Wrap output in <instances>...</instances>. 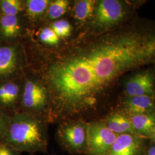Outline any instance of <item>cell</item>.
<instances>
[{
    "label": "cell",
    "mask_w": 155,
    "mask_h": 155,
    "mask_svg": "<svg viewBox=\"0 0 155 155\" xmlns=\"http://www.w3.org/2000/svg\"><path fill=\"white\" fill-rule=\"evenodd\" d=\"M2 142L21 153L47 152L48 140L45 120L41 116L24 111L13 114Z\"/></svg>",
    "instance_id": "1"
},
{
    "label": "cell",
    "mask_w": 155,
    "mask_h": 155,
    "mask_svg": "<svg viewBox=\"0 0 155 155\" xmlns=\"http://www.w3.org/2000/svg\"><path fill=\"white\" fill-rule=\"evenodd\" d=\"M87 123L81 121L66 122L58 131V141L71 154L86 153L87 148Z\"/></svg>",
    "instance_id": "2"
},
{
    "label": "cell",
    "mask_w": 155,
    "mask_h": 155,
    "mask_svg": "<svg viewBox=\"0 0 155 155\" xmlns=\"http://www.w3.org/2000/svg\"><path fill=\"white\" fill-rule=\"evenodd\" d=\"M87 132V155H106L117 137L101 121L88 123Z\"/></svg>",
    "instance_id": "3"
},
{
    "label": "cell",
    "mask_w": 155,
    "mask_h": 155,
    "mask_svg": "<svg viewBox=\"0 0 155 155\" xmlns=\"http://www.w3.org/2000/svg\"><path fill=\"white\" fill-rule=\"evenodd\" d=\"M21 105L24 112L40 116L49 105L47 90L39 83L28 81L24 89Z\"/></svg>",
    "instance_id": "4"
},
{
    "label": "cell",
    "mask_w": 155,
    "mask_h": 155,
    "mask_svg": "<svg viewBox=\"0 0 155 155\" xmlns=\"http://www.w3.org/2000/svg\"><path fill=\"white\" fill-rule=\"evenodd\" d=\"M124 15V8L120 1L102 0L97 6L95 20L100 26L110 27L120 22Z\"/></svg>",
    "instance_id": "5"
},
{
    "label": "cell",
    "mask_w": 155,
    "mask_h": 155,
    "mask_svg": "<svg viewBox=\"0 0 155 155\" xmlns=\"http://www.w3.org/2000/svg\"><path fill=\"white\" fill-rule=\"evenodd\" d=\"M144 139L135 134L118 135L106 155H144Z\"/></svg>",
    "instance_id": "6"
},
{
    "label": "cell",
    "mask_w": 155,
    "mask_h": 155,
    "mask_svg": "<svg viewBox=\"0 0 155 155\" xmlns=\"http://www.w3.org/2000/svg\"><path fill=\"white\" fill-rule=\"evenodd\" d=\"M127 97L147 95L155 97V79L150 72H142L130 78L125 86Z\"/></svg>",
    "instance_id": "7"
},
{
    "label": "cell",
    "mask_w": 155,
    "mask_h": 155,
    "mask_svg": "<svg viewBox=\"0 0 155 155\" xmlns=\"http://www.w3.org/2000/svg\"><path fill=\"white\" fill-rule=\"evenodd\" d=\"M19 65V55L14 45L0 46V80L11 77Z\"/></svg>",
    "instance_id": "8"
},
{
    "label": "cell",
    "mask_w": 155,
    "mask_h": 155,
    "mask_svg": "<svg viewBox=\"0 0 155 155\" xmlns=\"http://www.w3.org/2000/svg\"><path fill=\"white\" fill-rule=\"evenodd\" d=\"M124 109L129 116L155 111V97L143 95L127 97L123 104Z\"/></svg>",
    "instance_id": "9"
},
{
    "label": "cell",
    "mask_w": 155,
    "mask_h": 155,
    "mask_svg": "<svg viewBox=\"0 0 155 155\" xmlns=\"http://www.w3.org/2000/svg\"><path fill=\"white\" fill-rule=\"evenodd\" d=\"M129 117L137 136L150 138L155 128V111L129 116Z\"/></svg>",
    "instance_id": "10"
},
{
    "label": "cell",
    "mask_w": 155,
    "mask_h": 155,
    "mask_svg": "<svg viewBox=\"0 0 155 155\" xmlns=\"http://www.w3.org/2000/svg\"><path fill=\"white\" fill-rule=\"evenodd\" d=\"M104 122L107 127L117 136L125 134L137 135L129 117L122 113H113L107 116Z\"/></svg>",
    "instance_id": "11"
},
{
    "label": "cell",
    "mask_w": 155,
    "mask_h": 155,
    "mask_svg": "<svg viewBox=\"0 0 155 155\" xmlns=\"http://www.w3.org/2000/svg\"><path fill=\"white\" fill-rule=\"evenodd\" d=\"M20 88L17 83L11 81L0 82V108L5 111L11 109L17 103Z\"/></svg>",
    "instance_id": "12"
},
{
    "label": "cell",
    "mask_w": 155,
    "mask_h": 155,
    "mask_svg": "<svg viewBox=\"0 0 155 155\" xmlns=\"http://www.w3.org/2000/svg\"><path fill=\"white\" fill-rule=\"evenodd\" d=\"M21 27L17 16H1L0 17V36L4 40L16 38Z\"/></svg>",
    "instance_id": "13"
},
{
    "label": "cell",
    "mask_w": 155,
    "mask_h": 155,
    "mask_svg": "<svg viewBox=\"0 0 155 155\" xmlns=\"http://www.w3.org/2000/svg\"><path fill=\"white\" fill-rule=\"evenodd\" d=\"M95 1L81 0L75 6V16L79 21H85L91 16L95 9Z\"/></svg>",
    "instance_id": "14"
},
{
    "label": "cell",
    "mask_w": 155,
    "mask_h": 155,
    "mask_svg": "<svg viewBox=\"0 0 155 155\" xmlns=\"http://www.w3.org/2000/svg\"><path fill=\"white\" fill-rule=\"evenodd\" d=\"M22 2L19 0L0 1L1 16H17L22 9Z\"/></svg>",
    "instance_id": "15"
},
{
    "label": "cell",
    "mask_w": 155,
    "mask_h": 155,
    "mask_svg": "<svg viewBox=\"0 0 155 155\" xmlns=\"http://www.w3.org/2000/svg\"><path fill=\"white\" fill-rule=\"evenodd\" d=\"M48 0H28L27 7L28 15L32 18H36L41 15L49 4Z\"/></svg>",
    "instance_id": "16"
},
{
    "label": "cell",
    "mask_w": 155,
    "mask_h": 155,
    "mask_svg": "<svg viewBox=\"0 0 155 155\" xmlns=\"http://www.w3.org/2000/svg\"><path fill=\"white\" fill-rule=\"evenodd\" d=\"M69 5L67 0H56L50 4L48 8V15L52 19H56L63 15Z\"/></svg>",
    "instance_id": "17"
},
{
    "label": "cell",
    "mask_w": 155,
    "mask_h": 155,
    "mask_svg": "<svg viewBox=\"0 0 155 155\" xmlns=\"http://www.w3.org/2000/svg\"><path fill=\"white\" fill-rule=\"evenodd\" d=\"M51 29L59 37L65 38L70 35L71 27L70 24L66 20H61L54 22Z\"/></svg>",
    "instance_id": "18"
},
{
    "label": "cell",
    "mask_w": 155,
    "mask_h": 155,
    "mask_svg": "<svg viewBox=\"0 0 155 155\" xmlns=\"http://www.w3.org/2000/svg\"><path fill=\"white\" fill-rule=\"evenodd\" d=\"M40 39L45 44L56 45L59 41V37L50 28H45L40 33Z\"/></svg>",
    "instance_id": "19"
},
{
    "label": "cell",
    "mask_w": 155,
    "mask_h": 155,
    "mask_svg": "<svg viewBox=\"0 0 155 155\" xmlns=\"http://www.w3.org/2000/svg\"><path fill=\"white\" fill-rule=\"evenodd\" d=\"M12 116L9 115L6 111L0 108V142L5 136L10 124Z\"/></svg>",
    "instance_id": "20"
},
{
    "label": "cell",
    "mask_w": 155,
    "mask_h": 155,
    "mask_svg": "<svg viewBox=\"0 0 155 155\" xmlns=\"http://www.w3.org/2000/svg\"><path fill=\"white\" fill-rule=\"evenodd\" d=\"M21 153L11 146L0 142V155H21Z\"/></svg>",
    "instance_id": "21"
},
{
    "label": "cell",
    "mask_w": 155,
    "mask_h": 155,
    "mask_svg": "<svg viewBox=\"0 0 155 155\" xmlns=\"http://www.w3.org/2000/svg\"><path fill=\"white\" fill-rule=\"evenodd\" d=\"M144 155H155V144L150 146L144 152Z\"/></svg>",
    "instance_id": "22"
},
{
    "label": "cell",
    "mask_w": 155,
    "mask_h": 155,
    "mask_svg": "<svg viewBox=\"0 0 155 155\" xmlns=\"http://www.w3.org/2000/svg\"><path fill=\"white\" fill-rule=\"evenodd\" d=\"M150 139H151L152 141L153 142V143L155 144V129H154V131H153V134H152V136L150 137Z\"/></svg>",
    "instance_id": "23"
},
{
    "label": "cell",
    "mask_w": 155,
    "mask_h": 155,
    "mask_svg": "<svg viewBox=\"0 0 155 155\" xmlns=\"http://www.w3.org/2000/svg\"></svg>",
    "instance_id": "24"
}]
</instances>
